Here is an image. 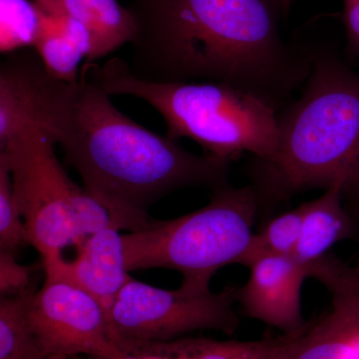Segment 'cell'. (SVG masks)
<instances>
[{
  "label": "cell",
  "mask_w": 359,
  "mask_h": 359,
  "mask_svg": "<svg viewBox=\"0 0 359 359\" xmlns=\"http://www.w3.org/2000/svg\"><path fill=\"white\" fill-rule=\"evenodd\" d=\"M130 70L156 83H221L278 111L313 65L308 42H287L275 0H133Z\"/></svg>",
  "instance_id": "obj_1"
},
{
  "label": "cell",
  "mask_w": 359,
  "mask_h": 359,
  "mask_svg": "<svg viewBox=\"0 0 359 359\" xmlns=\"http://www.w3.org/2000/svg\"><path fill=\"white\" fill-rule=\"evenodd\" d=\"M66 159L85 189L129 233L143 230L149 210L169 194L191 187L229 184L231 161L196 155L176 140L137 124L82 67L56 132Z\"/></svg>",
  "instance_id": "obj_2"
},
{
  "label": "cell",
  "mask_w": 359,
  "mask_h": 359,
  "mask_svg": "<svg viewBox=\"0 0 359 359\" xmlns=\"http://www.w3.org/2000/svg\"><path fill=\"white\" fill-rule=\"evenodd\" d=\"M309 45L313 65L301 96L276 111V152L248 165L259 211L311 190L359 197V71L332 47Z\"/></svg>",
  "instance_id": "obj_3"
},
{
  "label": "cell",
  "mask_w": 359,
  "mask_h": 359,
  "mask_svg": "<svg viewBox=\"0 0 359 359\" xmlns=\"http://www.w3.org/2000/svg\"><path fill=\"white\" fill-rule=\"evenodd\" d=\"M84 68L110 96H135L150 104L166 121L169 138L192 139L205 154L233 161L249 152L264 159L278 148L276 110L242 90L207 82L144 81L118 57Z\"/></svg>",
  "instance_id": "obj_4"
},
{
  "label": "cell",
  "mask_w": 359,
  "mask_h": 359,
  "mask_svg": "<svg viewBox=\"0 0 359 359\" xmlns=\"http://www.w3.org/2000/svg\"><path fill=\"white\" fill-rule=\"evenodd\" d=\"M209 204L179 218L152 219L122 235L128 271L164 268L183 275L181 287L209 290L219 269L238 264L254 235L259 212L254 187L230 183L212 191Z\"/></svg>",
  "instance_id": "obj_5"
},
{
  "label": "cell",
  "mask_w": 359,
  "mask_h": 359,
  "mask_svg": "<svg viewBox=\"0 0 359 359\" xmlns=\"http://www.w3.org/2000/svg\"><path fill=\"white\" fill-rule=\"evenodd\" d=\"M54 142L27 129L0 150L11 169L14 196L25 224L26 241L39 250L42 264L113 224L109 212L66 174Z\"/></svg>",
  "instance_id": "obj_6"
},
{
  "label": "cell",
  "mask_w": 359,
  "mask_h": 359,
  "mask_svg": "<svg viewBox=\"0 0 359 359\" xmlns=\"http://www.w3.org/2000/svg\"><path fill=\"white\" fill-rule=\"evenodd\" d=\"M238 290H167L131 278L108 316L111 332L118 346L122 341H170L201 330L233 334L240 325L235 309Z\"/></svg>",
  "instance_id": "obj_7"
},
{
  "label": "cell",
  "mask_w": 359,
  "mask_h": 359,
  "mask_svg": "<svg viewBox=\"0 0 359 359\" xmlns=\"http://www.w3.org/2000/svg\"><path fill=\"white\" fill-rule=\"evenodd\" d=\"M30 323L50 359L120 358L108 314L100 302L72 283L45 280L28 306Z\"/></svg>",
  "instance_id": "obj_8"
},
{
  "label": "cell",
  "mask_w": 359,
  "mask_h": 359,
  "mask_svg": "<svg viewBox=\"0 0 359 359\" xmlns=\"http://www.w3.org/2000/svg\"><path fill=\"white\" fill-rule=\"evenodd\" d=\"M76 82L53 76L34 48L6 54L0 65V150L27 129L54 142Z\"/></svg>",
  "instance_id": "obj_9"
},
{
  "label": "cell",
  "mask_w": 359,
  "mask_h": 359,
  "mask_svg": "<svg viewBox=\"0 0 359 359\" xmlns=\"http://www.w3.org/2000/svg\"><path fill=\"white\" fill-rule=\"evenodd\" d=\"M311 269L330 292V309L294 334L280 359H359V257L349 264L330 252Z\"/></svg>",
  "instance_id": "obj_10"
},
{
  "label": "cell",
  "mask_w": 359,
  "mask_h": 359,
  "mask_svg": "<svg viewBox=\"0 0 359 359\" xmlns=\"http://www.w3.org/2000/svg\"><path fill=\"white\" fill-rule=\"evenodd\" d=\"M247 283L238 287V304L248 318L294 334L306 325L302 290L311 266L287 256H268L254 262Z\"/></svg>",
  "instance_id": "obj_11"
},
{
  "label": "cell",
  "mask_w": 359,
  "mask_h": 359,
  "mask_svg": "<svg viewBox=\"0 0 359 359\" xmlns=\"http://www.w3.org/2000/svg\"><path fill=\"white\" fill-rule=\"evenodd\" d=\"M122 231L114 223L77 245L73 259L43 264L45 280L72 283L100 302L109 316L123 287L131 280L125 264Z\"/></svg>",
  "instance_id": "obj_12"
},
{
  "label": "cell",
  "mask_w": 359,
  "mask_h": 359,
  "mask_svg": "<svg viewBox=\"0 0 359 359\" xmlns=\"http://www.w3.org/2000/svg\"><path fill=\"white\" fill-rule=\"evenodd\" d=\"M301 236L292 257L304 266L320 261L337 243L355 238V224L339 189H328L320 197L304 203Z\"/></svg>",
  "instance_id": "obj_13"
},
{
  "label": "cell",
  "mask_w": 359,
  "mask_h": 359,
  "mask_svg": "<svg viewBox=\"0 0 359 359\" xmlns=\"http://www.w3.org/2000/svg\"><path fill=\"white\" fill-rule=\"evenodd\" d=\"M39 11V32L33 48L53 76L74 83L80 77V63L86 60L90 52L89 33L66 11Z\"/></svg>",
  "instance_id": "obj_14"
},
{
  "label": "cell",
  "mask_w": 359,
  "mask_h": 359,
  "mask_svg": "<svg viewBox=\"0 0 359 359\" xmlns=\"http://www.w3.org/2000/svg\"><path fill=\"white\" fill-rule=\"evenodd\" d=\"M66 13L89 33L90 52L85 63L109 55L136 36L133 13L117 0H65Z\"/></svg>",
  "instance_id": "obj_15"
},
{
  "label": "cell",
  "mask_w": 359,
  "mask_h": 359,
  "mask_svg": "<svg viewBox=\"0 0 359 359\" xmlns=\"http://www.w3.org/2000/svg\"><path fill=\"white\" fill-rule=\"evenodd\" d=\"M35 285L0 297V359H50L33 330L28 306Z\"/></svg>",
  "instance_id": "obj_16"
},
{
  "label": "cell",
  "mask_w": 359,
  "mask_h": 359,
  "mask_svg": "<svg viewBox=\"0 0 359 359\" xmlns=\"http://www.w3.org/2000/svg\"><path fill=\"white\" fill-rule=\"evenodd\" d=\"M304 214V205L302 204L269 219L261 231L254 233L249 247L238 259V264L249 268L261 257H292L301 236Z\"/></svg>",
  "instance_id": "obj_17"
},
{
  "label": "cell",
  "mask_w": 359,
  "mask_h": 359,
  "mask_svg": "<svg viewBox=\"0 0 359 359\" xmlns=\"http://www.w3.org/2000/svg\"><path fill=\"white\" fill-rule=\"evenodd\" d=\"M40 27V13L29 0H0V51L13 53L33 48Z\"/></svg>",
  "instance_id": "obj_18"
},
{
  "label": "cell",
  "mask_w": 359,
  "mask_h": 359,
  "mask_svg": "<svg viewBox=\"0 0 359 359\" xmlns=\"http://www.w3.org/2000/svg\"><path fill=\"white\" fill-rule=\"evenodd\" d=\"M25 244V224L14 196L11 169L0 156V252L16 255Z\"/></svg>",
  "instance_id": "obj_19"
},
{
  "label": "cell",
  "mask_w": 359,
  "mask_h": 359,
  "mask_svg": "<svg viewBox=\"0 0 359 359\" xmlns=\"http://www.w3.org/2000/svg\"><path fill=\"white\" fill-rule=\"evenodd\" d=\"M30 269L18 264L15 255L0 252V292L1 295L20 294L33 287Z\"/></svg>",
  "instance_id": "obj_20"
},
{
  "label": "cell",
  "mask_w": 359,
  "mask_h": 359,
  "mask_svg": "<svg viewBox=\"0 0 359 359\" xmlns=\"http://www.w3.org/2000/svg\"><path fill=\"white\" fill-rule=\"evenodd\" d=\"M342 20L346 32V53L351 57L359 56V0H344Z\"/></svg>",
  "instance_id": "obj_21"
},
{
  "label": "cell",
  "mask_w": 359,
  "mask_h": 359,
  "mask_svg": "<svg viewBox=\"0 0 359 359\" xmlns=\"http://www.w3.org/2000/svg\"><path fill=\"white\" fill-rule=\"evenodd\" d=\"M344 205H346L347 211H348L349 215H351V218L353 219L354 224H355V238H354V241L359 245V197L351 201H346V202H344Z\"/></svg>",
  "instance_id": "obj_22"
},
{
  "label": "cell",
  "mask_w": 359,
  "mask_h": 359,
  "mask_svg": "<svg viewBox=\"0 0 359 359\" xmlns=\"http://www.w3.org/2000/svg\"><path fill=\"white\" fill-rule=\"evenodd\" d=\"M275 2L278 4V8L280 9L283 15V14L289 13L290 7H292L294 0H275Z\"/></svg>",
  "instance_id": "obj_23"
},
{
  "label": "cell",
  "mask_w": 359,
  "mask_h": 359,
  "mask_svg": "<svg viewBox=\"0 0 359 359\" xmlns=\"http://www.w3.org/2000/svg\"><path fill=\"white\" fill-rule=\"evenodd\" d=\"M67 359H112V358H95V356H75V358H70ZM117 359V358H116Z\"/></svg>",
  "instance_id": "obj_24"
}]
</instances>
